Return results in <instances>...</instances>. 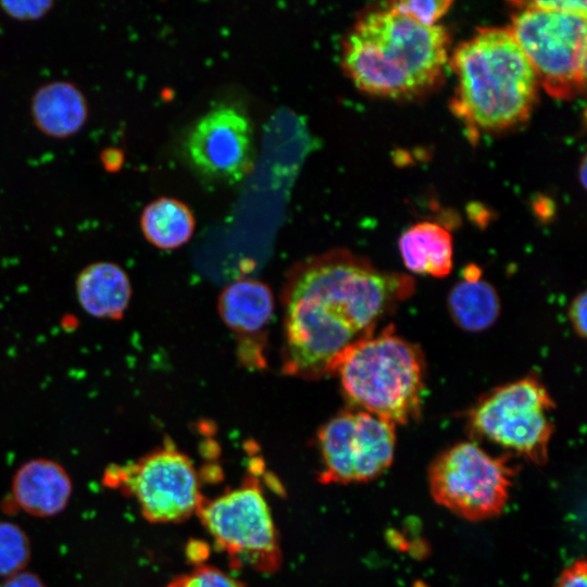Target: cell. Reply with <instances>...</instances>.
Segmentation results:
<instances>
[{"instance_id": "52a82bcc", "label": "cell", "mask_w": 587, "mask_h": 587, "mask_svg": "<svg viewBox=\"0 0 587 587\" xmlns=\"http://www.w3.org/2000/svg\"><path fill=\"white\" fill-rule=\"evenodd\" d=\"M197 514L215 544L238 567L271 574L282 564L275 524L257 477L204 499Z\"/></svg>"}, {"instance_id": "9c48e42d", "label": "cell", "mask_w": 587, "mask_h": 587, "mask_svg": "<svg viewBox=\"0 0 587 587\" xmlns=\"http://www.w3.org/2000/svg\"><path fill=\"white\" fill-rule=\"evenodd\" d=\"M105 479L134 496L150 522H180L197 513L204 500L195 465L172 444L108 470Z\"/></svg>"}, {"instance_id": "4fadbf2b", "label": "cell", "mask_w": 587, "mask_h": 587, "mask_svg": "<svg viewBox=\"0 0 587 587\" xmlns=\"http://www.w3.org/2000/svg\"><path fill=\"white\" fill-rule=\"evenodd\" d=\"M89 108L82 89L70 80L57 79L38 87L30 100L36 128L53 139L78 134L88 121Z\"/></svg>"}, {"instance_id": "603a6c76", "label": "cell", "mask_w": 587, "mask_h": 587, "mask_svg": "<svg viewBox=\"0 0 587 587\" xmlns=\"http://www.w3.org/2000/svg\"><path fill=\"white\" fill-rule=\"evenodd\" d=\"M522 8L535 9L547 12H558L578 16H587V4L582 0H538L530 2H519Z\"/></svg>"}, {"instance_id": "484cf974", "label": "cell", "mask_w": 587, "mask_h": 587, "mask_svg": "<svg viewBox=\"0 0 587 587\" xmlns=\"http://www.w3.org/2000/svg\"><path fill=\"white\" fill-rule=\"evenodd\" d=\"M125 157L121 149L116 147H109L101 151L100 162L107 172H118L124 164Z\"/></svg>"}, {"instance_id": "7c38bea8", "label": "cell", "mask_w": 587, "mask_h": 587, "mask_svg": "<svg viewBox=\"0 0 587 587\" xmlns=\"http://www.w3.org/2000/svg\"><path fill=\"white\" fill-rule=\"evenodd\" d=\"M217 309L236 339L240 363L249 370L265 369L267 333L274 315L271 288L252 277L239 278L222 290Z\"/></svg>"}, {"instance_id": "7402d4cb", "label": "cell", "mask_w": 587, "mask_h": 587, "mask_svg": "<svg viewBox=\"0 0 587 587\" xmlns=\"http://www.w3.org/2000/svg\"><path fill=\"white\" fill-rule=\"evenodd\" d=\"M2 11L11 18L17 21H36L46 16L52 9L50 0L37 1H1Z\"/></svg>"}, {"instance_id": "6da1fadb", "label": "cell", "mask_w": 587, "mask_h": 587, "mask_svg": "<svg viewBox=\"0 0 587 587\" xmlns=\"http://www.w3.org/2000/svg\"><path fill=\"white\" fill-rule=\"evenodd\" d=\"M413 290L412 277L378 270L345 249L296 263L282 291L283 373L303 379L332 375L341 354Z\"/></svg>"}, {"instance_id": "8fae6325", "label": "cell", "mask_w": 587, "mask_h": 587, "mask_svg": "<svg viewBox=\"0 0 587 587\" xmlns=\"http://www.w3.org/2000/svg\"><path fill=\"white\" fill-rule=\"evenodd\" d=\"M189 163L204 177L235 183L253 165V134L248 117L232 105L202 115L185 140Z\"/></svg>"}, {"instance_id": "8992f818", "label": "cell", "mask_w": 587, "mask_h": 587, "mask_svg": "<svg viewBox=\"0 0 587 587\" xmlns=\"http://www.w3.org/2000/svg\"><path fill=\"white\" fill-rule=\"evenodd\" d=\"M509 29L550 96L572 99L585 90L586 17L520 8Z\"/></svg>"}, {"instance_id": "e0dca14e", "label": "cell", "mask_w": 587, "mask_h": 587, "mask_svg": "<svg viewBox=\"0 0 587 587\" xmlns=\"http://www.w3.org/2000/svg\"><path fill=\"white\" fill-rule=\"evenodd\" d=\"M139 224L146 240L162 250L187 243L196 227L190 208L171 197H160L149 202L140 214Z\"/></svg>"}, {"instance_id": "44dd1931", "label": "cell", "mask_w": 587, "mask_h": 587, "mask_svg": "<svg viewBox=\"0 0 587 587\" xmlns=\"http://www.w3.org/2000/svg\"><path fill=\"white\" fill-rule=\"evenodd\" d=\"M451 1H398L390 2L388 9L398 12L422 25L432 26L449 10Z\"/></svg>"}, {"instance_id": "cb8c5ba5", "label": "cell", "mask_w": 587, "mask_h": 587, "mask_svg": "<svg viewBox=\"0 0 587 587\" xmlns=\"http://www.w3.org/2000/svg\"><path fill=\"white\" fill-rule=\"evenodd\" d=\"M555 587H587V565L584 559L567 566L560 575Z\"/></svg>"}, {"instance_id": "ffe728a7", "label": "cell", "mask_w": 587, "mask_h": 587, "mask_svg": "<svg viewBox=\"0 0 587 587\" xmlns=\"http://www.w3.org/2000/svg\"><path fill=\"white\" fill-rule=\"evenodd\" d=\"M166 587H246V585L216 567L201 565L176 577Z\"/></svg>"}, {"instance_id": "ba28073f", "label": "cell", "mask_w": 587, "mask_h": 587, "mask_svg": "<svg viewBox=\"0 0 587 587\" xmlns=\"http://www.w3.org/2000/svg\"><path fill=\"white\" fill-rule=\"evenodd\" d=\"M515 471L505 458L488 454L474 442L441 452L428 470L434 500L469 521L491 519L504 509Z\"/></svg>"}, {"instance_id": "277c9868", "label": "cell", "mask_w": 587, "mask_h": 587, "mask_svg": "<svg viewBox=\"0 0 587 587\" xmlns=\"http://www.w3.org/2000/svg\"><path fill=\"white\" fill-rule=\"evenodd\" d=\"M351 404L392 424L420 416L424 362L419 348L385 329L351 345L333 374Z\"/></svg>"}, {"instance_id": "d4e9b609", "label": "cell", "mask_w": 587, "mask_h": 587, "mask_svg": "<svg viewBox=\"0 0 587 587\" xmlns=\"http://www.w3.org/2000/svg\"><path fill=\"white\" fill-rule=\"evenodd\" d=\"M587 296L583 291L577 295L571 302L569 310V317L574 330L578 334L579 337H586V307H587Z\"/></svg>"}, {"instance_id": "ac0fdd59", "label": "cell", "mask_w": 587, "mask_h": 587, "mask_svg": "<svg viewBox=\"0 0 587 587\" xmlns=\"http://www.w3.org/2000/svg\"><path fill=\"white\" fill-rule=\"evenodd\" d=\"M448 310L461 328L480 332L489 328L498 319L500 300L489 283L480 278H464L450 290Z\"/></svg>"}, {"instance_id": "d6986e66", "label": "cell", "mask_w": 587, "mask_h": 587, "mask_svg": "<svg viewBox=\"0 0 587 587\" xmlns=\"http://www.w3.org/2000/svg\"><path fill=\"white\" fill-rule=\"evenodd\" d=\"M29 558V542L24 532L9 522H0V575L18 573Z\"/></svg>"}, {"instance_id": "3957f363", "label": "cell", "mask_w": 587, "mask_h": 587, "mask_svg": "<svg viewBox=\"0 0 587 587\" xmlns=\"http://www.w3.org/2000/svg\"><path fill=\"white\" fill-rule=\"evenodd\" d=\"M458 77L452 105L475 130H501L524 122L538 95V79L508 28L484 27L454 51Z\"/></svg>"}, {"instance_id": "7a4b0ae2", "label": "cell", "mask_w": 587, "mask_h": 587, "mask_svg": "<svg viewBox=\"0 0 587 587\" xmlns=\"http://www.w3.org/2000/svg\"><path fill=\"white\" fill-rule=\"evenodd\" d=\"M449 35L388 8L358 18L344 39L341 66L367 95L409 99L430 90L448 61Z\"/></svg>"}, {"instance_id": "5bb4252c", "label": "cell", "mask_w": 587, "mask_h": 587, "mask_svg": "<svg viewBox=\"0 0 587 587\" xmlns=\"http://www.w3.org/2000/svg\"><path fill=\"white\" fill-rule=\"evenodd\" d=\"M71 492L70 476L52 460L27 461L13 478L12 494L15 504L37 516H50L61 512L67 504Z\"/></svg>"}, {"instance_id": "2e32d148", "label": "cell", "mask_w": 587, "mask_h": 587, "mask_svg": "<svg viewBox=\"0 0 587 587\" xmlns=\"http://www.w3.org/2000/svg\"><path fill=\"white\" fill-rule=\"evenodd\" d=\"M399 250L414 273L441 278L452 270V238L437 223L421 222L408 228L399 239Z\"/></svg>"}, {"instance_id": "4316f807", "label": "cell", "mask_w": 587, "mask_h": 587, "mask_svg": "<svg viewBox=\"0 0 587 587\" xmlns=\"http://www.w3.org/2000/svg\"><path fill=\"white\" fill-rule=\"evenodd\" d=\"M1 587H45L41 580L32 573L18 572L11 575Z\"/></svg>"}, {"instance_id": "30bf717a", "label": "cell", "mask_w": 587, "mask_h": 587, "mask_svg": "<svg viewBox=\"0 0 587 587\" xmlns=\"http://www.w3.org/2000/svg\"><path fill=\"white\" fill-rule=\"evenodd\" d=\"M396 425L363 410H348L328 420L317 433L323 484L364 483L392 463Z\"/></svg>"}, {"instance_id": "9a60e30c", "label": "cell", "mask_w": 587, "mask_h": 587, "mask_svg": "<svg viewBox=\"0 0 587 587\" xmlns=\"http://www.w3.org/2000/svg\"><path fill=\"white\" fill-rule=\"evenodd\" d=\"M75 286L80 307L97 319L121 320L132 298L128 275L113 262L87 265L78 274Z\"/></svg>"}, {"instance_id": "5b68a950", "label": "cell", "mask_w": 587, "mask_h": 587, "mask_svg": "<svg viewBox=\"0 0 587 587\" xmlns=\"http://www.w3.org/2000/svg\"><path fill=\"white\" fill-rule=\"evenodd\" d=\"M553 401L534 376L505 384L485 396L471 410L469 427L480 439L542 465L548 460L553 425Z\"/></svg>"}]
</instances>
